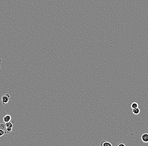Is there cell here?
<instances>
[{
  "label": "cell",
  "mask_w": 148,
  "mask_h": 146,
  "mask_svg": "<svg viewBox=\"0 0 148 146\" xmlns=\"http://www.w3.org/2000/svg\"><path fill=\"white\" fill-rule=\"evenodd\" d=\"M100 146H112V144L110 142L105 141H102L100 143Z\"/></svg>",
  "instance_id": "cell-4"
},
{
  "label": "cell",
  "mask_w": 148,
  "mask_h": 146,
  "mask_svg": "<svg viewBox=\"0 0 148 146\" xmlns=\"http://www.w3.org/2000/svg\"><path fill=\"white\" fill-rule=\"evenodd\" d=\"M6 127L5 126V124H0V129L4 130L5 131V129H6Z\"/></svg>",
  "instance_id": "cell-6"
},
{
  "label": "cell",
  "mask_w": 148,
  "mask_h": 146,
  "mask_svg": "<svg viewBox=\"0 0 148 146\" xmlns=\"http://www.w3.org/2000/svg\"><path fill=\"white\" fill-rule=\"evenodd\" d=\"M131 107L132 109H133L137 108V107H138V105L137 103H133L131 105Z\"/></svg>",
  "instance_id": "cell-7"
},
{
  "label": "cell",
  "mask_w": 148,
  "mask_h": 146,
  "mask_svg": "<svg viewBox=\"0 0 148 146\" xmlns=\"http://www.w3.org/2000/svg\"><path fill=\"white\" fill-rule=\"evenodd\" d=\"M118 146H126V145L124 144V143L122 142H120L118 144Z\"/></svg>",
  "instance_id": "cell-11"
},
{
  "label": "cell",
  "mask_w": 148,
  "mask_h": 146,
  "mask_svg": "<svg viewBox=\"0 0 148 146\" xmlns=\"http://www.w3.org/2000/svg\"><path fill=\"white\" fill-rule=\"evenodd\" d=\"M141 140L144 143H148V134H143L141 136Z\"/></svg>",
  "instance_id": "cell-2"
},
{
  "label": "cell",
  "mask_w": 148,
  "mask_h": 146,
  "mask_svg": "<svg viewBox=\"0 0 148 146\" xmlns=\"http://www.w3.org/2000/svg\"><path fill=\"white\" fill-rule=\"evenodd\" d=\"M12 120V117L10 115H5V116L3 117V121L5 123H7V122H10Z\"/></svg>",
  "instance_id": "cell-3"
},
{
  "label": "cell",
  "mask_w": 148,
  "mask_h": 146,
  "mask_svg": "<svg viewBox=\"0 0 148 146\" xmlns=\"http://www.w3.org/2000/svg\"><path fill=\"white\" fill-rule=\"evenodd\" d=\"M1 60L0 59V68H1Z\"/></svg>",
  "instance_id": "cell-12"
},
{
  "label": "cell",
  "mask_w": 148,
  "mask_h": 146,
  "mask_svg": "<svg viewBox=\"0 0 148 146\" xmlns=\"http://www.w3.org/2000/svg\"><path fill=\"white\" fill-rule=\"evenodd\" d=\"M132 113H133L134 115H137L140 113V109L138 107L133 109H132Z\"/></svg>",
  "instance_id": "cell-5"
},
{
  "label": "cell",
  "mask_w": 148,
  "mask_h": 146,
  "mask_svg": "<svg viewBox=\"0 0 148 146\" xmlns=\"http://www.w3.org/2000/svg\"><path fill=\"white\" fill-rule=\"evenodd\" d=\"M12 130L13 128H6L5 130V134H10V133H11Z\"/></svg>",
  "instance_id": "cell-9"
},
{
  "label": "cell",
  "mask_w": 148,
  "mask_h": 146,
  "mask_svg": "<svg viewBox=\"0 0 148 146\" xmlns=\"http://www.w3.org/2000/svg\"><path fill=\"white\" fill-rule=\"evenodd\" d=\"M5 134V131L4 130L0 129V137L2 136Z\"/></svg>",
  "instance_id": "cell-10"
},
{
  "label": "cell",
  "mask_w": 148,
  "mask_h": 146,
  "mask_svg": "<svg viewBox=\"0 0 148 146\" xmlns=\"http://www.w3.org/2000/svg\"><path fill=\"white\" fill-rule=\"evenodd\" d=\"M10 99V96L9 94H5L2 96L1 101L3 105H5L8 104Z\"/></svg>",
  "instance_id": "cell-1"
},
{
  "label": "cell",
  "mask_w": 148,
  "mask_h": 146,
  "mask_svg": "<svg viewBox=\"0 0 148 146\" xmlns=\"http://www.w3.org/2000/svg\"><path fill=\"white\" fill-rule=\"evenodd\" d=\"M5 126H6V128L10 127L13 128V124L12 123H11L10 121V122H7V123H5Z\"/></svg>",
  "instance_id": "cell-8"
}]
</instances>
